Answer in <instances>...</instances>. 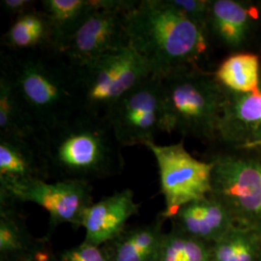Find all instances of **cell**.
<instances>
[{"mask_svg":"<svg viewBox=\"0 0 261 261\" xmlns=\"http://www.w3.org/2000/svg\"><path fill=\"white\" fill-rule=\"evenodd\" d=\"M8 75L40 138L81 111L77 70L53 48L2 51Z\"/></svg>","mask_w":261,"mask_h":261,"instance_id":"obj_1","label":"cell"},{"mask_svg":"<svg viewBox=\"0 0 261 261\" xmlns=\"http://www.w3.org/2000/svg\"><path fill=\"white\" fill-rule=\"evenodd\" d=\"M125 22L133 47L160 79L197 65L208 49L203 28L169 0H140L126 12Z\"/></svg>","mask_w":261,"mask_h":261,"instance_id":"obj_2","label":"cell"},{"mask_svg":"<svg viewBox=\"0 0 261 261\" xmlns=\"http://www.w3.org/2000/svg\"><path fill=\"white\" fill-rule=\"evenodd\" d=\"M49 176L90 182L119 174L121 144L105 116L80 111L41 137Z\"/></svg>","mask_w":261,"mask_h":261,"instance_id":"obj_3","label":"cell"},{"mask_svg":"<svg viewBox=\"0 0 261 261\" xmlns=\"http://www.w3.org/2000/svg\"><path fill=\"white\" fill-rule=\"evenodd\" d=\"M162 80L163 132L203 142L219 141L226 89L198 66Z\"/></svg>","mask_w":261,"mask_h":261,"instance_id":"obj_4","label":"cell"},{"mask_svg":"<svg viewBox=\"0 0 261 261\" xmlns=\"http://www.w3.org/2000/svg\"><path fill=\"white\" fill-rule=\"evenodd\" d=\"M212 193L237 225L261 232V147L232 149L211 159Z\"/></svg>","mask_w":261,"mask_h":261,"instance_id":"obj_5","label":"cell"},{"mask_svg":"<svg viewBox=\"0 0 261 261\" xmlns=\"http://www.w3.org/2000/svg\"><path fill=\"white\" fill-rule=\"evenodd\" d=\"M76 70L81 111L101 116L152 75L146 61L130 47L101 56Z\"/></svg>","mask_w":261,"mask_h":261,"instance_id":"obj_6","label":"cell"},{"mask_svg":"<svg viewBox=\"0 0 261 261\" xmlns=\"http://www.w3.org/2000/svg\"><path fill=\"white\" fill-rule=\"evenodd\" d=\"M146 147L156 159L161 191L166 202L160 218L170 220L183 206L211 195V161L204 162L192 156L183 141L170 145L150 142Z\"/></svg>","mask_w":261,"mask_h":261,"instance_id":"obj_7","label":"cell"},{"mask_svg":"<svg viewBox=\"0 0 261 261\" xmlns=\"http://www.w3.org/2000/svg\"><path fill=\"white\" fill-rule=\"evenodd\" d=\"M105 117L122 147L146 146L163 132L162 80L151 75L112 106Z\"/></svg>","mask_w":261,"mask_h":261,"instance_id":"obj_8","label":"cell"},{"mask_svg":"<svg viewBox=\"0 0 261 261\" xmlns=\"http://www.w3.org/2000/svg\"><path fill=\"white\" fill-rule=\"evenodd\" d=\"M96 1L98 9L85 20L62 53L75 68L130 47L125 14L138 0Z\"/></svg>","mask_w":261,"mask_h":261,"instance_id":"obj_9","label":"cell"},{"mask_svg":"<svg viewBox=\"0 0 261 261\" xmlns=\"http://www.w3.org/2000/svg\"><path fill=\"white\" fill-rule=\"evenodd\" d=\"M0 199L15 202H32L44 208L53 225L82 226L85 210L93 203L90 183L64 179L48 183L35 180L23 184L0 188Z\"/></svg>","mask_w":261,"mask_h":261,"instance_id":"obj_10","label":"cell"},{"mask_svg":"<svg viewBox=\"0 0 261 261\" xmlns=\"http://www.w3.org/2000/svg\"><path fill=\"white\" fill-rule=\"evenodd\" d=\"M226 91L219 141L232 149L257 146L261 143V88L252 93Z\"/></svg>","mask_w":261,"mask_h":261,"instance_id":"obj_11","label":"cell"},{"mask_svg":"<svg viewBox=\"0 0 261 261\" xmlns=\"http://www.w3.org/2000/svg\"><path fill=\"white\" fill-rule=\"evenodd\" d=\"M140 204L135 201L130 189L115 192L92 203L84 212L82 226L85 229L84 242L103 246L114 240L126 229L127 222L138 214Z\"/></svg>","mask_w":261,"mask_h":261,"instance_id":"obj_12","label":"cell"},{"mask_svg":"<svg viewBox=\"0 0 261 261\" xmlns=\"http://www.w3.org/2000/svg\"><path fill=\"white\" fill-rule=\"evenodd\" d=\"M170 221L171 228L210 245L236 225L226 206L212 195L183 206Z\"/></svg>","mask_w":261,"mask_h":261,"instance_id":"obj_13","label":"cell"},{"mask_svg":"<svg viewBox=\"0 0 261 261\" xmlns=\"http://www.w3.org/2000/svg\"><path fill=\"white\" fill-rule=\"evenodd\" d=\"M49 177L41 139L0 138V188Z\"/></svg>","mask_w":261,"mask_h":261,"instance_id":"obj_14","label":"cell"},{"mask_svg":"<svg viewBox=\"0 0 261 261\" xmlns=\"http://www.w3.org/2000/svg\"><path fill=\"white\" fill-rule=\"evenodd\" d=\"M255 19L257 9L251 3L238 0H210L208 37H214L228 48H241L250 37Z\"/></svg>","mask_w":261,"mask_h":261,"instance_id":"obj_15","label":"cell"},{"mask_svg":"<svg viewBox=\"0 0 261 261\" xmlns=\"http://www.w3.org/2000/svg\"><path fill=\"white\" fill-rule=\"evenodd\" d=\"M41 5L50 30L51 48L60 54L98 9L96 0H43Z\"/></svg>","mask_w":261,"mask_h":261,"instance_id":"obj_16","label":"cell"},{"mask_svg":"<svg viewBox=\"0 0 261 261\" xmlns=\"http://www.w3.org/2000/svg\"><path fill=\"white\" fill-rule=\"evenodd\" d=\"M164 219L159 217L154 224L125 229L114 240L106 244L111 261H157L165 232Z\"/></svg>","mask_w":261,"mask_h":261,"instance_id":"obj_17","label":"cell"},{"mask_svg":"<svg viewBox=\"0 0 261 261\" xmlns=\"http://www.w3.org/2000/svg\"><path fill=\"white\" fill-rule=\"evenodd\" d=\"M215 79L234 93H252L261 88V58L253 53L237 51L218 66Z\"/></svg>","mask_w":261,"mask_h":261,"instance_id":"obj_18","label":"cell"},{"mask_svg":"<svg viewBox=\"0 0 261 261\" xmlns=\"http://www.w3.org/2000/svg\"><path fill=\"white\" fill-rule=\"evenodd\" d=\"M7 51H28L51 48L50 30L42 11L33 10L17 17L1 38Z\"/></svg>","mask_w":261,"mask_h":261,"instance_id":"obj_19","label":"cell"},{"mask_svg":"<svg viewBox=\"0 0 261 261\" xmlns=\"http://www.w3.org/2000/svg\"><path fill=\"white\" fill-rule=\"evenodd\" d=\"M0 138L41 139L12 83L0 70Z\"/></svg>","mask_w":261,"mask_h":261,"instance_id":"obj_20","label":"cell"},{"mask_svg":"<svg viewBox=\"0 0 261 261\" xmlns=\"http://www.w3.org/2000/svg\"><path fill=\"white\" fill-rule=\"evenodd\" d=\"M17 202L0 199V254L2 261H21L36 246L28 237L25 224L15 205Z\"/></svg>","mask_w":261,"mask_h":261,"instance_id":"obj_21","label":"cell"},{"mask_svg":"<svg viewBox=\"0 0 261 261\" xmlns=\"http://www.w3.org/2000/svg\"><path fill=\"white\" fill-rule=\"evenodd\" d=\"M211 261H261V232L236 224L211 245Z\"/></svg>","mask_w":261,"mask_h":261,"instance_id":"obj_22","label":"cell"},{"mask_svg":"<svg viewBox=\"0 0 261 261\" xmlns=\"http://www.w3.org/2000/svg\"><path fill=\"white\" fill-rule=\"evenodd\" d=\"M157 261H211V245L171 228L163 236Z\"/></svg>","mask_w":261,"mask_h":261,"instance_id":"obj_23","label":"cell"},{"mask_svg":"<svg viewBox=\"0 0 261 261\" xmlns=\"http://www.w3.org/2000/svg\"><path fill=\"white\" fill-rule=\"evenodd\" d=\"M59 261H111L106 246H96L83 242L59 255Z\"/></svg>","mask_w":261,"mask_h":261,"instance_id":"obj_24","label":"cell"},{"mask_svg":"<svg viewBox=\"0 0 261 261\" xmlns=\"http://www.w3.org/2000/svg\"><path fill=\"white\" fill-rule=\"evenodd\" d=\"M169 2L189 19L203 28L207 33L210 0H169Z\"/></svg>","mask_w":261,"mask_h":261,"instance_id":"obj_25","label":"cell"},{"mask_svg":"<svg viewBox=\"0 0 261 261\" xmlns=\"http://www.w3.org/2000/svg\"><path fill=\"white\" fill-rule=\"evenodd\" d=\"M0 3L3 10L15 18L35 10V2L31 0H3Z\"/></svg>","mask_w":261,"mask_h":261,"instance_id":"obj_26","label":"cell"},{"mask_svg":"<svg viewBox=\"0 0 261 261\" xmlns=\"http://www.w3.org/2000/svg\"><path fill=\"white\" fill-rule=\"evenodd\" d=\"M21 261H59L43 242L37 243L34 249Z\"/></svg>","mask_w":261,"mask_h":261,"instance_id":"obj_27","label":"cell"},{"mask_svg":"<svg viewBox=\"0 0 261 261\" xmlns=\"http://www.w3.org/2000/svg\"><path fill=\"white\" fill-rule=\"evenodd\" d=\"M257 147H261V143L260 144H258L257 146H255V147H253V148H257Z\"/></svg>","mask_w":261,"mask_h":261,"instance_id":"obj_28","label":"cell"}]
</instances>
